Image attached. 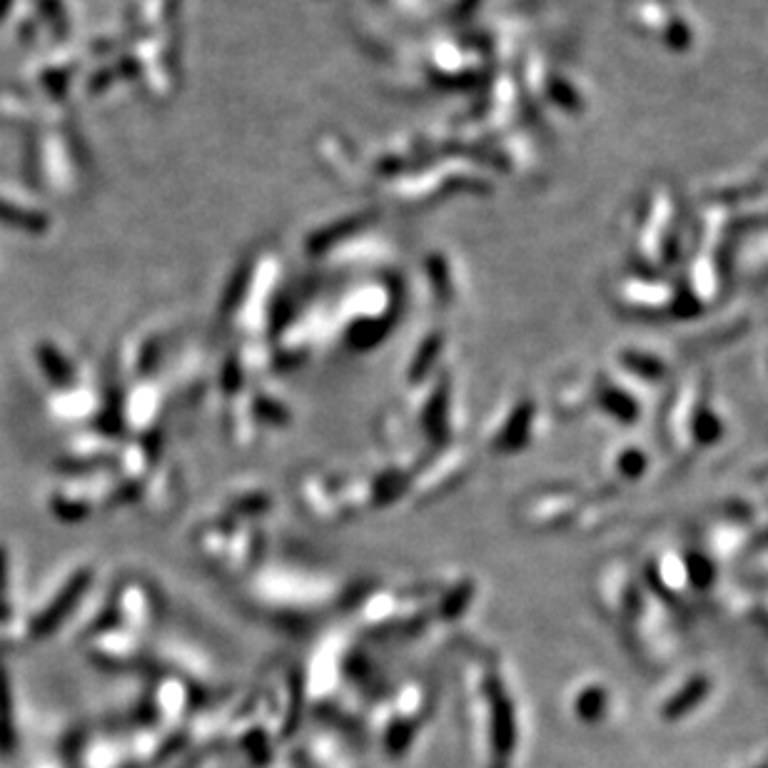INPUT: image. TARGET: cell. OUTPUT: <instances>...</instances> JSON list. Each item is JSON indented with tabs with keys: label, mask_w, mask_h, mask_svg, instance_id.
<instances>
[{
	"label": "cell",
	"mask_w": 768,
	"mask_h": 768,
	"mask_svg": "<svg viewBox=\"0 0 768 768\" xmlns=\"http://www.w3.org/2000/svg\"><path fill=\"white\" fill-rule=\"evenodd\" d=\"M706 694H709V681L694 679L691 684H686L684 691H679V694H676L674 699L666 704L664 716L666 719H681V716L689 714V711L694 709V706L699 704V701L704 699Z\"/></svg>",
	"instance_id": "obj_1"
},
{
	"label": "cell",
	"mask_w": 768,
	"mask_h": 768,
	"mask_svg": "<svg viewBox=\"0 0 768 768\" xmlns=\"http://www.w3.org/2000/svg\"><path fill=\"white\" fill-rule=\"evenodd\" d=\"M604 706H606V696L604 691H589L579 699V716H584L586 721H594L599 716H604Z\"/></svg>",
	"instance_id": "obj_2"
}]
</instances>
